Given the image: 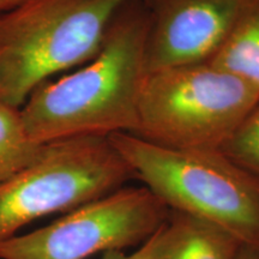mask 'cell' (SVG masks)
Masks as SVG:
<instances>
[{"label": "cell", "instance_id": "3957f363", "mask_svg": "<svg viewBox=\"0 0 259 259\" xmlns=\"http://www.w3.org/2000/svg\"><path fill=\"white\" fill-rule=\"evenodd\" d=\"M127 0H23L0 14V100L21 108L51 77L95 57Z\"/></svg>", "mask_w": 259, "mask_h": 259}, {"label": "cell", "instance_id": "9c48e42d", "mask_svg": "<svg viewBox=\"0 0 259 259\" xmlns=\"http://www.w3.org/2000/svg\"><path fill=\"white\" fill-rule=\"evenodd\" d=\"M209 63L259 92V0H248L229 36Z\"/></svg>", "mask_w": 259, "mask_h": 259}, {"label": "cell", "instance_id": "5b68a950", "mask_svg": "<svg viewBox=\"0 0 259 259\" xmlns=\"http://www.w3.org/2000/svg\"><path fill=\"white\" fill-rule=\"evenodd\" d=\"M132 178L108 137L46 143L36 160L0 184V242L36 220L101 198Z\"/></svg>", "mask_w": 259, "mask_h": 259}, {"label": "cell", "instance_id": "6da1fadb", "mask_svg": "<svg viewBox=\"0 0 259 259\" xmlns=\"http://www.w3.org/2000/svg\"><path fill=\"white\" fill-rule=\"evenodd\" d=\"M148 27L142 0H127L113 18L95 57L78 70L38 87L21 107L32 141L46 144L74 137L136 134Z\"/></svg>", "mask_w": 259, "mask_h": 259}, {"label": "cell", "instance_id": "7a4b0ae2", "mask_svg": "<svg viewBox=\"0 0 259 259\" xmlns=\"http://www.w3.org/2000/svg\"><path fill=\"white\" fill-rule=\"evenodd\" d=\"M109 141L132 176L170 211L219 227L259 248V180L221 150L179 149L120 132Z\"/></svg>", "mask_w": 259, "mask_h": 259}, {"label": "cell", "instance_id": "5bb4252c", "mask_svg": "<svg viewBox=\"0 0 259 259\" xmlns=\"http://www.w3.org/2000/svg\"><path fill=\"white\" fill-rule=\"evenodd\" d=\"M23 0H0V14L8 10L12 9L14 6L18 5L19 3H22Z\"/></svg>", "mask_w": 259, "mask_h": 259}, {"label": "cell", "instance_id": "7c38bea8", "mask_svg": "<svg viewBox=\"0 0 259 259\" xmlns=\"http://www.w3.org/2000/svg\"><path fill=\"white\" fill-rule=\"evenodd\" d=\"M157 232L149 240L130 253H126L125 251H111L103 253L101 259H150L157 242Z\"/></svg>", "mask_w": 259, "mask_h": 259}, {"label": "cell", "instance_id": "277c9868", "mask_svg": "<svg viewBox=\"0 0 259 259\" xmlns=\"http://www.w3.org/2000/svg\"><path fill=\"white\" fill-rule=\"evenodd\" d=\"M259 105V92L209 61L145 73L136 136L179 149L221 148Z\"/></svg>", "mask_w": 259, "mask_h": 259}, {"label": "cell", "instance_id": "30bf717a", "mask_svg": "<svg viewBox=\"0 0 259 259\" xmlns=\"http://www.w3.org/2000/svg\"><path fill=\"white\" fill-rule=\"evenodd\" d=\"M44 145L28 135L21 108L0 100V184L36 160Z\"/></svg>", "mask_w": 259, "mask_h": 259}, {"label": "cell", "instance_id": "8fae6325", "mask_svg": "<svg viewBox=\"0 0 259 259\" xmlns=\"http://www.w3.org/2000/svg\"><path fill=\"white\" fill-rule=\"evenodd\" d=\"M221 151L259 180V105L226 142Z\"/></svg>", "mask_w": 259, "mask_h": 259}, {"label": "cell", "instance_id": "8992f818", "mask_svg": "<svg viewBox=\"0 0 259 259\" xmlns=\"http://www.w3.org/2000/svg\"><path fill=\"white\" fill-rule=\"evenodd\" d=\"M170 210L147 187L122 186L50 225L0 242V259H88L141 246Z\"/></svg>", "mask_w": 259, "mask_h": 259}, {"label": "cell", "instance_id": "4fadbf2b", "mask_svg": "<svg viewBox=\"0 0 259 259\" xmlns=\"http://www.w3.org/2000/svg\"><path fill=\"white\" fill-rule=\"evenodd\" d=\"M236 259H259V248L242 246Z\"/></svg>", "mask_w": 259, "mask_h": 259}, {"label": "cell", "instance_id": "ba28073f", "mask_svg": "<svg viewBox=\"0 0 259 259\" xmlns=\"http://www.w3.org/2000/svg\"><path fill=\"white\" fill-rule=\"evenodd\" d=\"M242 245L211 223L170 211L150 259H236Z\"/></svg>", "mask_w": 259, "mask_h": 259}, {"label": "cell", "instance_id": "52a82bcc", "mask_svg": "<svg viewBox=\"0 0 259 259\" xmlns=\"http://www.w3.org/2000/svg\"><path fill=\"white\" fill-rule=\"evenodd\" d=\"M248 0H142L149 17L145 73L209 61Z\"/></svg>", "mask_w": 259, "mask_h": 259}]
</instances>
